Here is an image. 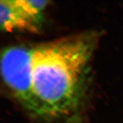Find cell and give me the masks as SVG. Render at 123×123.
<instances>
[{
    "label": "cell",
    "instance_id": "cell-1",
    "mask_svg": "<svg viewBox=\"0 0 123 123\" xmlns=\"http://www.w3.org/2000/svg\"><path fill=\"white\" fill-rule=\"evenodd\" d=\"M96 42L89 33L31 47V90L38 115L59 116L78 105Z\"/></svg>",
    "mask_w": 123,
    "mask_h": 123
},
{
    "label": "cell",
    "instance_id": "cell-2",
    "mask_svg": "<svg viewBox=\"0 0 123 123\" xmlns=\"http://www.w3.org/2000/svg\"><path fill=\"white\" fill-rule=\"evenodd\" d=\"M31 47L13 46L1 54V75L6 85L19 102L29 111L38 115L32 94L30 78Z\"/></svg>",
    "mask_w": 123,
    "mask_h": 123
},
{
    "label": "cell",
    "instance_id": "cell-3",
    "mask_svg": "<svg viewBox=\"0 0 123 123\" xmlns=\"http://www.w3.org/2000/svg\"><path fill=\"white\" fill-rule=\"evenodd\" d=\"M49 2V1L2 0L0 2L1 30L38 31L43 19V13Z\"/></svg>",
    "mask_w": 123,
    "mask_h": 123
}]
</instances>
